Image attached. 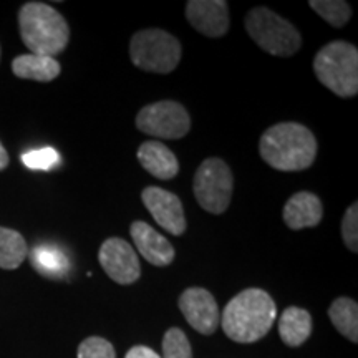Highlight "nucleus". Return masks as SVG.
<instances>
[{
  "mask_svg": "<svg viewBox=\"0 0 358 358\" xmlns=\"http://www.w3.org/2000/svg\"><path fill=\"white\" fill-rule=\"evenodd\" d=\"M259 153L277 171H303L315 161L317 140L310 129L301 123H277L264 131Z\"/></svg>",
  "mask_w": 358,
  "mask_h": 358,
  "instance_id": "f257e3e1",
  "label": "nucleus"
},
{
  "mask_svg": "<svg viewBox=\"0 0 358 358\" xmlns=\"http://www.w3.org/2000/svg\"><path fill=\"white\" fill-rule=\"evenodd\" d=\"M277 317L275 302L266 290L245 289L231 299L221 315L224 334L237 343H254L266 337Z\"/></svg>",
  "mask_w": 358,
  "mask_h": 358,
  "instance_id": "f03ea898",
  "label": "nucleus"
},
{
  "mask_svg": "<svg viewBox=\"0 0 358 358\" xmlns=\"http://www.w3.org/2000/svg\"><path fill=\"white\" fill-rule=\"evenodd\" d=\"M20 37L30 53L55 58L66 48L70 27L55 8L43 2H27L19 10Z\"/></svg>",
  "mask_w": 358,
  "mask_h": 358,
  "instance_id": "7ed1b4c3",
  "label": "nucleus"
},
{
  "mask_svg": "<svg viewBox=\"0 0 358 358\" xmlns=\"http://www.w3.org/2000/svg\"><path fill=\"white\" fill-rule=\"evenodd\" d=\"M319 82L340 98L358 93V50L355 45L335 40L327 43L313 58Z\"/></svg>",
  "mask_w": 358,
  "mask_h": 358,
  "instance_id": "20e7f679",
  "label": "nucleus"
},
{
  "mask_svg": "<svg viewBox=\"0 0 358 358\" xmlns=\"http://www.w3.org/2000/svg\"><path fill=\"white\" fill-rule=\"evenodd\" d=\"M244 25L249 37L257 43V47L271 55L285 58L301 50L302 37L299 30L271 8H250L244 19Z\"/></svg>",
  "mask_w": 358,
  "mask_h": 358,
  "instance_id": "39448f33",
  "label": "nucleus"
},
{
  "mask_svg": "<svg viewBox=\"0 0 358 358\" xmlns=\"http://www.w3.org/2000/svg\"><path fill=\"white\" fill-rule=\"evenodd\" d=\"M181 53L179 40L161 29L140 30L129 42L133 65L150 73H171L181 62Z\"/></svg>",
  "mask_w": 358,
  "mask_h": 358,
  "instance_id": "423d86ee",
  "label": "nucleus"
},
{
  "mask_svg": "<svg viewBox=\"0 0 358 358\" xmlns=\"http://www.w3.org/2000/svg\"><path fill=\"white\" fill-rule=\"evenodd\" d=\"M234 179L231 168L221 158H208L201 163L192 181L198 204L211 214H222L229 208Z\"/></svg>",
  "mask_w": 358,
  "mask_h": 358,
  "instance_id": "0eeeda50",
  "label": "nucleus"
},
{
  "mask_svg": "<svg viewBox=\"0 0 358 358\" xmlns=\"http://www.w3.org/2000/svg\"><path fill=\"white\" fill-rule=\"evenodd\" d=\"M136 128L161 140H179L191 129V116L181 103L163 100L143 106L136 115Z\"/></svg>",
  "mask_w": 358,
  "mask_h": 358,
  "instance_id": "6e6552de",
  "label": "nucleus"
},
{
  "mask_svg": "<svg viewBox=\"0 0 358 358\" xmlns=\"http://www.w3.org/2000/svg\"><path fill=\"white\" fill-rule=\"evenodd\" d=\"M98 261L103 271L116 284L129 285L141 277V266L136 250L120 237H110L98 250Z\"/></svg>",
  "mask_w": 358,
  "mask_h": 358,
  "instance_id": "1a4fd4ad",
  "label": "nucleus"
},
{
  "mask_svg": "<svg viewBox=\"0 0 358 358\" xmlns=\"http://www.w3.org/2000/svg\"><path fill=\"white\" fill-rule=\"evenodd\" d=\"M141 199L155 221L164 231L173 236L185 234L187 227L185 209H182L181 201L174 192L150 186L143 189Z\"/></svg>",
  "mask_w": 358,
  "mask_h": 358,
  "instance_id": "9d476101",
  "label": "nucleus"
},
{
  "mask_svg": "<svg viewBox=\"0 0 358 358\" xmlns=\"http://www.w3.org/2000/svg\"><path fill=\"white\" fill-rule=\"evenodd\" d=\"M178 306L192 329L203 335H211L219 327L217 302L214 295L203 287L186 289L179 297Z\"/></svg>",
  "mask_w": 358,
  "mask_h": 358,
  "instance_id": "9b49d317",
  "label": "nucleus"
},
{
  "mask_svg": "<svg viewBox=\"0 0 358 358\" xmlns=\"http://www.w3.org/2000/svg\"><path fill=\"white\" fill-rule=\"evenodd\" d=\"M186 19L204 37H224L229 30V6L224 0H189Z\"/></svg>",
  "mask_w": 358,
  "mask_h": 358,
  "instance_id": "f8f14e48",
  "label": "nucleus"
},
{
  "mask_svg": "<svg viewBox=\"0 0 358 358\" xmlns=\"http://www.w3.org/2000/svg\"><path fill=\"white\" fill-rule=\"evenodd\" d=\"M129 232H131L138 252L150 264L156 267H166L174 261L176 252H174L173 244L148 222L134 221L129 226Z\"/></svg>",
  "mask_w": 358,
  "mask_h": 358,
  "instance_id": "ddd939ff",
  "label": "nucleus"
},
{
  "mask_svg": "<svg viewBox=\"0 0 358 358\" xmlns=\"http://www.w3.org/2000/svg\"><path fill=\"white\" fill-rule=\"evenodd\" d=\"M282 217H284V222L294 231L315 227L324 217V206H322L319 196H315L313 192H295L285 203Z\"/></svg>",
  "mask_w": 358,
  "mask_h": 358,
  "instance_id": "4468645a",
  "label": "nucleus"
},
{
  "mask_svg": "<svg viewBox=\"0 0 358 358\" xmlns=\"http://www.w3.org/2000/svg\"><path fill=\"white\" fill-rule=\"evenodd\" d=\"M138 161L151 176L169 181L179 173V163L176 155L166 145L159 141H146L138 148Z\"/></svg>",
  "mask_w": 358,
  "mask_h": 358,
  "instance_id": "2eb2a0df",
  "label": "nucleus"
},
{
  "mask_svg": "<svg viewBox=\"0 0 358 358\" xmlns=\"http://www.w3.org/2000/svg\"><path fill=\"white\" fill-rule=\"evenodd\" d=\"M12 71L17 78L47 83L60 75L62 66L58 64V60L52 57L27 53V55H19L13 58Z\"/></svg>",
  "mask_w": 358,
  "mask_h": 358,
  "instance_id": "dca6fc26",
  "label": "nucleus"
},
{
  "mask_svg": "<svg viewBox=\"0 0 358 358\" xmlns=\"http://www.w3.org/2000/svg\"><path fill=\"white\" fill-rule=\"evenodd\" d=\"M279 334L285 345L301 347L312 334L310 313L299 307L285 308L279 320Z\"/></svg>",
  "mask_w": 358,
  "mask_h": 358,
  "instance_id": "f3484780",
  "label": "nucleus"
},
{
  "mask_svg": "<svg viewBox=\"0 0 358 358\" xmlns=\"http://www.w3.org/2000/svg\"><path fill=\"white\" fill-rule=\"evenodd\" d=\"M30 262L37 268L38 274L45 277H52V279H58V277L66 275L70 268L69 257L65 256L64 250L55 248V245L42 244L37 245L30 250Z\"/></svg>",
  "mask_w": 358,
  "mask_h": 358,
  "instance_id": "a211bd4d",
  "label": "nucleus"
},
{
  "mask_svg": "<svg viewBox=\"0 0 358 358\" xmlns=\"http://www.w3.org/2000/svg\"><path fill=\"white\" fill-rule=\"evenodd\" d=\"M329 317L335 329L350 342H358V306L348 297H338L329 308Z\"/></svg>",
  "mask_w": 358,
  "mask_h": 358,
  "instance_id": "6ab92c4d",
  "label": "nucleus"
},
{
  "mask_svg": "<svg viewBox=\"0 0 358 358\" xmlns=\"http://www.w3.org/2000/svg\"><path fill=\"white\" fill-rule=\"evenodd\" d=\"M29 256V245L20 232L0 227V268L20 267V264Z\"/></svg>",
  "mask_w": 358,
  "mask_h": 358,
  "instance_id": "aec40b11",
  "label": "nucleus"
},
{
  "mask_svg": "<svg viewBox=\"0 0 358 358\" xmlns=\"http://www.w3.org/2000/svg\"><path fill=\"white\" fill-rule=\"evenodd\" d=\"M308 6L335 29H342L352 17V7L343 0H310Z\"/></svg>",
  "mask_w": 358,
  "mask_h": 358,
  "instance_id": "412c9836",
  "label": "nucleus"
},
{
  "mask_svg": "<svg viewBox=\"0 0 358 358\" xmlns=\"http://www.w3.org/2000/svg\"><path fill=\"white\" fill-rule=\"evenodd\" d=\"M161 358H192L191 343L181 329H169L163 337V357Z\"/></svg>",
  "mask_w": 358,
  "mask_h": 358,
  "instance_id": "4be33fe9",
  "label": "nucleus"
},
{
  "mask_svg": "<svg viewBox=\"0 0 358 358\" xmlns=\"http://www.w3.org/2000/svg\"><path fill=\"white\" fill-rule=\"evenodd\" d=\"M22 163L29 169H40V171H48L60 163V155L53 148H42V150L29 151L22 156Z\"/></svg>",
  "mask_w": 358,
  "mask_h": 358,
  "instance_id": "5701e85b",
  "label": "nucleus"
},
{
  "mask_svg": "<svg viewBox=\"0 0 358 358\" xmlns=\"http://www.w3.org/2000/svg\"><path fill=\"white\" fill-rule=\"evenodd\" d=\"M78 358H116L115 348L101 337L85 338L78 347Z\"/></svg>",
  "mask_w": 358,
  "mask_h": 358,
  "instance_id": "b1692460",
  "label": "nucleus"
},
{
  "mask_svg": "<svg viewBox=\"0 0 358 358\" xmlns=\"http://www.w3.org/2000/svg\"><path fill=\"white\" fill-rule=\"evenodd\" d=\"M343 243L352 252H358V204L348 206L345 216L342 219Z\"/></svg>",
  "mask_w": 358,
  "mask_h": 358,
  "instance_id": "393cba45",
  "label": "nucleus"
},
{
  "mask_svg": "<svg viewBox=\"0 0 358 358\" xmlns=\"http://www.w3.org/2000/svg\"><path fill=\"white\" fill-rule=\"evenodd\" d=\"M124 358H161V355H158L155 350H151V348L136 345L127 353V357Z\"/></svg>",
  "mask_w": 358,
  "mask_h": 358,
  "instance_id": "a878e982",
  "label": "nucleus"
},
{
  "mask_svg": "<svg viewBox=\"0 0 358 358\" xmlns=\"http://www.w3.org/2000/svg\"><path fill=\"white\" fill-rule=\"evenodd\" d=\"M8 166V155L3 148L2 143H0V171H3Z\"/></svg>",
  "mask_w": 358,
  "mask_h": 358,
  "instance_id": "bb28decb",
  "label": "nucleus"
},
{
  "mask_svg": "<svg viewBox=\"0 0 358 358\" xmlns=\"http://www.w3.org/2000/svg\"><path fill=\"white\" fill-rule=\"evenodd\" d=\"M0 57H2V48H0Z\"/></svg>",
  "mask_w": 358,
  "mask_h": 358,
  "instance_id": "cd10ccee",
  "label": "nucleus"
}]
</instances>
